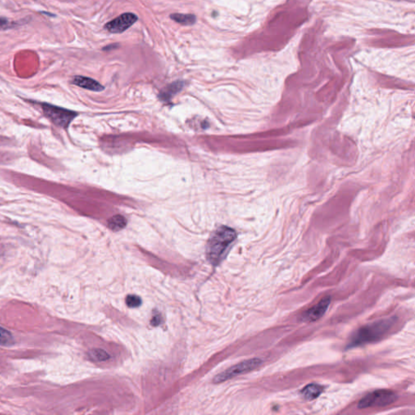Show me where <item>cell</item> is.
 I'll return each mask as SVG.
<instances>
[{"label":"cell","mask_w":415,"mask_h":415,"mask_svg":"<svg viewBox=\"0 0 415 415\" xmlns=\"http://www.w3.org/2000/svg\"><path fill=\"white\" fill-rule=\"evenodd\" d=\"M236 239V233L227 227H221L213 233L207 246V258L214 265L220 263L226 251Z\"/></svg>","instance_id":"1"},{"label":"cell","mask_w":415,"mask_h":415,"mask_svg":"<svg viewBox=\"0 0 415 415\" xmlns=\"http://www.w3.org/2000/svg\"><path fill=\"white\" fill-rule=\"evenodd\" d=\"M394 323V318H388L362 327L352 336L347 348H353L368 343L376 342L386 334Z\"/></svg>","instance_id":"2"},{"label":"cell","mask_w":415,"mask_h":415,"mask_svg":"<svg viewBox=\"0 0 415 415\" xmlns=\"http://www.w3.org/2000/svg\"><path fill=\"white\" fill-rule=\"evenodd\" d=\"M42 108L46 118L57 127L66 128L68 127L72 121L77 116V113L51 104L42 103Z\"/></svg>","instance_id":"3"},{"label":"cell","mask_w":415,"mask_h":415,"mask_svg":"<svg viewBox=\"0 0 415 415\" xmlns=\"http://www.w3.org/2000/svg\"><path fill=\"white\" fill-rule=\"evenodd\" d=\"M397 399L396 393L389 390H376L371 392L359 401V409L372 407H384L394 403Z\"/></svg>","instance_id":"4"},{"label":"cell","mask_w":415,"mask_h":415,"mask_svg":"<svg viewBox=\"0 0 415 415\" xmlns=\"http://www.w3.org/2000/svg\"><path fill=\"white\" fill-rule=\"evenodd\" d=\"M262 363H263V361L261 359H257V358L247 359L245 361L241 362L236 365L233 366L231 368H229L227 371L218 374V376H215V378H214V382L216 383V384L224 382L227 380H231L235 376L251 372V371L259 368V366L261 365Z\"/></svg>","instance_id":"5"},{"label":"cell","mask_w":415,"mask_h":415,"mask_svg":"<svg viewBox=\"0 0 415 415\" xmlns=\"http://www.w3.org/2000/svg\"><path fill=\"white\" fill-rule=\"evenodd\" d=\"M138 20L136 15L123 13L105 25V29L111 33H122L131 27Z\"/></svg>","instance_id":"6"},{"label":"cell","mask_w":415,"mask_h":415,"mask_svg":"<svg viewBox=\"0 0 415 415\" xmlns=\"http://www.w3.org/2000/svg\"><path fill=\"white\" fill-rule=\"evenodd\" d=\"M331 298L329 296H326L324 299H322L318 304L307 310L305 313L303 314V316H302L303 321L311 323L320 319L328 310Z\"/></svg>","instance_id":"7"},{"label":"cell","mask_w":415,"mask_h":415,"mask_svg":"<svg viewBox=\"0 0 415 415\" xmlns=\"http://www.w3.org/2000/svg\"><path fill=\"white\" fill-rule=\"evenodd\" d=\"M72 83L79 87L83 88L85 90H91V91L100 92L104 90L103 86L99 82L95 80L91 79L90 77L77 76V77H73Z\"/></svg>","instance_id":"8"},{"label":"cell","mask_w":415,"mask_h":415,"mask_svg":"<svg viewBox=\"0 0 415 415\" xmlns=\"http://www.w3.org/2000/svg\"><path fill=\"white\" fill-rule=\"evenodd\" d=\"M183 85L184 84L182 81H176L175 83L170 84L161 92L159 97L162 101L167 102L183 89Z\"/></svg>","instance_id":"9"},{"label":"cell","mask_w":415,"mask_h":415,"mask_svg":"<svg viewBox=\"0 0 415 415\" xmlns=\"http://www.w3.org/2000/svg\"><path fill=\"white\" fill-rule=\"evenodd\" d=\"M323 392V387L319 384H308L305 388H303L301 391L302 396L308 401H311L314 399L317 398Z\"/></svg>","instance_id":"10"},{"label":"cell","mask_w":415,"mask_h":415,"mask_svg":"<svg viewBox=\"0 0 415 415\" xmlns=\"http://www.w3.org/2000/svg\"><path fill=\"white\" fill-rule=\"evenodd\" d=\"M170 18L175 21L177 23L183 25H192L196 21V17L195 15L192 14H180V13H174L170 15Z\"/></svg>","instance_id":"11"},{"label":"cell","mask_w":415,"mask_h":415,"mask_svg":"<svg viewBox=\"0 0 415 415\" xmlns=\"http://www.w3.org/2000/svg\"><path fill=\"white\" fill-rule=\"evenodd\" d=\"M127 225V220L124 217L121 215H115L108 221V227L110 230L114 231H118L124 228Z\"/></svg>","instance_id":"12"},{"label":"cell","mask_w":415,"mask_h":415,"mask_svg":"<svg viewBox=\"0 0 415 415\" xmlns=\"http://www.w3.org/2000/svg\"><path fill=\"white\" fill-rule=\"evenodd\" d=\"M89 357L92 361L104 362L110 359V355L104 350L94 349L89 352Z\"/></svg>","instance_id":"13"},{"label":"cell","mask_w":415,"mask_h":415,"mask_svg":"<svg viewBox=\"0 0 415 415\" xmlns=\"http://www.w3.org/2000/svg\"><path fill=\"white\" fill-rule=\"evenodd\" d=\"M14 343V338L9 330L0 327V344L1 345H11Z\"/></svg>","instance_id":"14"},{"label":"cell","mask_w":415,"mask_h":415,"mask_svg":"<svg viewBox=\"0 0 415 415\" xmlns=\"http://www.w3.org/2000/svg\"><path fill=\"white\" fill-rule=\"evenodd\" d=\"M126 303H127V307L135 308L142 305V299L135 295H129L126 298Z\"/></svg>","instance_id":"15"},{"label":"cell","mask_w":415,"mask_h":415,"mask_svg":"<svg viewBox=\"0 0 415 415\" xmlns=\"http://www.w3.org/2000/svg\"><path fill=\"white\" fill-rule=\"evenodd\" d=\"M162 317L161 316L160 314H156L153 316V319L151 320L152 325L154 326V327H157V326L160 325L162 324Z\"/></svg>","instance_id":"16"},{"label":"cell","mask_w":415,"mask_h":415,"mask_svg":"<svg viewBox=\"0 0 415 415\" xmlns=\"http://www.w3.org/2000/svg\"><path fill=\"white\" fill-rule=\"evenodd\" d=\"M12 25L13 24L10 23L9 20L5 17H0V29H8V28L12 27Z\"/></svg>","instance_id":"17"},{"label":"cell","mask_w":415,"mask_h":415,"mask_svg":"<svg viewBox=\"0 0 415 415\" xmlns=\"http://www.w3.org/2000/svg\"><path fill=\"white\" fill-rule=\"evenodd\" d=\"M119 47V44H110L109 46H106V47L103 48V50H114V49H117V48Z\"/></svg>","instance_id":"18"}]
</instances>
